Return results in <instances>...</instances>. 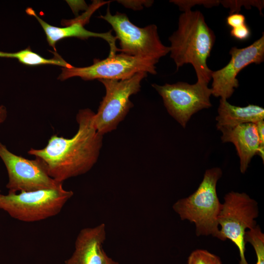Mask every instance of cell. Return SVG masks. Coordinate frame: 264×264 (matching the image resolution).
<instances>
[{
    "label": "cell",
    "mask_w": 264,
    "mask_h": 264,
    "mask_svg": "<svg viewBox=\"0 0 264 264\" xmlns=\"http://www.w3.org/2000/svg\"><path fill=\"white\" fill-rule=\"evenodd\" d=\"M226 23L231 28L238 27L246 24L245 17L238 13H231L226 18Z\"/></svg>",
    "instance_id": "21"
},
{
    "label": "cell",
    "mask_w": 264,
    "mask_h": 264,
    "mask_svg": "<svg viewBox=\"0 0 264 264\" xmlns=\"http://www.w3.org/2000/svg\"><path fill=\"white\" fill-rule=\"evenodd\" d=\"M94 114L89 109L80 110L78 130L72 137L52 135L45 147L31 148L28 154L40 159L49 176L60 183L87 173L97 161L102 146L103 135L93 125Z\"/></svg>",
    "instance_id": "1"
},
{
    "label": "cell",
    "mask_w": 264,
    "mask_h": 264,
    "mask_svg": "<svg viewBox=\"0 0 264 264\" xmlns=\"http://www.w3.org/2000/svg\"><path fill=\"white\" fill-rule=\"evenodd\" d=\"M215 39L213 31L200 11H183L178 18L177 30L169 38L170 57L176 69L190 64L195 70L197 81L208 84L213 71L208 67L207 61Z\"/></svg>",
    "instance_id": "2"
},
{
    "label": "cell",
    "mask_w": 264,
    "mask_h": 264,
    "mask_svg": "<svg viewBox=\"0 0 264 264\" xmlns=\"http://www.w3.org/2000/svg\"><path fill=\"white\" fill-rule=\"evenodd\" d=\"M256 155H259L262 158L263 162L264 160V146L259 147Z\"/></svg>",
    "instance_id": "25"
},
{
    "label": "cell",
    "mask_w": 264,
    "mask_h": 264,
    "mask_svg": "<svg viewBox=\"0 0 264 264\" xmlns=\"http://www.w3.org/2000/svg\"><path fill=\"white\" fill-rule=\"evenodd\" d=\"M124 6L134 10H142L144 6H151L154 2L153 0H117Z\"/></svg>",
    "instance_id": "20"
},
{
    "label": "cell",
    "mask_w": 264,
    "mask_h": 264,
    "mask_svg": "<svg viewBox=\"0 0 264 264\" xmlns=\"http://www.w3.org/2000/svg\"><path fill=\"white\" fill-rule=\"evenodd\" d=\"M187 264H222L219 257L203 249H197L189 255Z\"/></svg>",
    "instance_id": "18"
},
{
    "label": "cell",
    "mask_w": 264,
    "mask_h": 264,
    "mask_svg": "<svg viewBox=\"0 0 264 264\" xmlns=\"http://www.w3.org/2000/svg\"><path fill=\"white\" fill-rule=\"evenodd\" d=\"M219 130L222 133L221 139L223 142H229L235 145L240 159V171L242 173H244L260 145L256 124L244 123Z\"/></svg>",
    "instance_id": "14"
},
{
    "label": "cell",
    "mask_w": 264,
    "mask_h": 264,
    "mask_svg": "<svg viewBox=\"0 0 264 264\" xmlns=\"http://www.w3.org/2000/svg\"><path fill=\"white\" fill-rule=\"evenodd\" d=\"M7 117V110L3 106H0V124L5 121Z\"/></svg>",
    "instance_id": "23"
},
{
    "label": "cell",
    "mask_w": 264,
    "mask_h": 264,
    "mask_svg": "<svg viewBox=\"0 0 264 264\" xmlns=\"http://www.w3.org/2000/svg\"><path fill=\"white\" fill-rule=\"evenodd\" d=\"M158 61L130 56L120 53L103 60L95 59L91 66L70 68L63 67L58 79L63 81L79 77L85 81L94 79L122 80L144 72L156 74L155 65Z\"/></svg>",
    "instance_id": "8"
},
{
    "label": "cell",
    "mask_w": 264,
    "mask_h": 264,
    "mask_svg": "<svg viewBox=\"0 0 264 264\" xmlns=\"http://www.w3.org/2000/svg\"><path fill=\"white\" fill-rule=\"evenodd\" d=\"M224 199L218 218V225L221 227L220 240H231L238 248L239 264H248L244 255V235L247 229H251L257 225L255 219L259 216L258 203L244 193L231 192Z\"/></svg>",
    "instance_id": "7"
},
{
    "label": "cell",
    "mask_w": 264,
    "mask_h": 264,
    "mask_svg": "<svg viewBox=\"0 0 264 264\" xmlns=\"http://www.w3.org/2000/svg\"><path fill=\"white\" fill-rule=\"evenodd\" d=\"M27 14L33 16L38 20L43 28L47 42L56 52V44L59 41L66 38L76 37L81 39H87L90 37L101 38L105 40L109 45L110 52L108 57L112 56L119 51L116 45V39L111 33V30L105 33H96L87 30L84 27L86 20L78 18L76 21L70 22V24L65 27L52 26L39 17L32 8L26 9Z\"/></svg>",
    "instance_id": "13"
},
{
    "label": "cell",
    "mask_w": 264,
    "mask_h": 264,
    "mask_svg": "<svg viewBox=\"0 0 264 264\" xmlns=\"http://www.w3.org/2000/svg\"><path fill=\"white\" fill-rule=\"evenodd\" d=\"M73 196V191L65 190L63 187L7 195L0 194V209L17 220L36 222L57 215Z\"/></svg>",
    "instance_id": "4"
},
{
    "label": "cell",
    "mask_w": 264,
    "mask_h": 264,
    "mask_svg": "<svg viewBox=\"0 0 264 264\" xmlns=\"http://www.w3.org/2000/svg\"><path fill=\"white\" fill-rule=\"evenodd\" d=\"M208 83L197 81L194 84L178 82L175 84L152 86L162 98L170 115L183 128L198 111L212 107L210 97L212 89Z\"/></svg>",
    "instance_id": "9"
},
{
    "label": "cell",
    "mask_w": 264,
    "mask_h": 264,
    "mask_svg": "<svg viewBox=\"0 0 264 264\" xmlns=\"http://www.w3.org/2000/svg\"><path fill=\"white\" fill-rule=\"evenodd\" d=\"M106 238L104 223L81 229L75 242L74 251L65 264H104L105 252L102 245Z\"/></svg>",
    "instance_id": "12"
},
{
    "label": "cell",
    "mask_w": 264,
    "mask_h": 264,
    "mask_svg": "<svg viewBox=\"0 0 264 264\" xmlns=\"http://www.w3.org/2000/svg\"><path fill=\"white\" fill-rule=\"evenodd\" d=\"M99 18L112 26L115 37L119 41V51L121 53L159 61L170 52L169 46L164 45L160 40L155 24L139 27L133 24L125 13L117 12L112 15L109 5L106 15H100Z\"/></svg>",
    "instance_id": "5"
},
{
    "label": "cell",
    "mask_w": 264,
    "mask_h": 264,
    "mask_svg": "<svg viewBox=\"0 0 264 264\" xmlns=\"http://www.w3.org/2000/svg\"><path fill=\"white\" fill-rule=\"evenodd\" d=\"M54 57L46 59L33 52L30 47L14 53L4 52L0 51V57L15 58L21 63L28 66L53 65L63 67L70 68L73 67L67 63L56 52H52Z\"/></svg>",
    "instance_id": "16"
},
{
    "label": "cell",
    "mask_w": 264,
    "mask_h": 264,
    "mask_svg": "<svg viewBox=\"0 0 264 264\" xmlns=\"http://www.w3.org/2000/svg\"><path fill=\"white\" fill-rule=\"evenodd\" d=\"M221 176L220 168L207 170L197 190L173 206L181 220L195 224L198 236L212 235L220 239L218 218L222 204L218 197L216 186Z\"/></svg>",
    "instance_id": "3"
},
{
    "label": "cell",
    "mask_w": 264,
    "mask_h": 264,
    "mask_svg": "<svg viewBox=\"0 0 264 264\" xmlns=\"http://www.w3.org/2000/svg\"><path fill=\"white\" fill-rule=\"evenodd\" d=\"M0 157L6 168L9 194L55 189L63 187L48 175L46 166L39 158L28 159L9 151L0 142Z\"/></svg>",
    "instance_id": "10"
},
{
    "label": "cell",
    "mask_w": 264,
    "mask_h": 264,
    "mask_svg": "<svg viewBox=\"0 0 264 264\" xmlns=\"http://www.w3.org/2000/svg\"><path fill=\"white\" fill-rule=\"evenodd\" d=\"M250 35V29L246 24L231 28L230 30V35L240 41H244L248 39Z\"/></svg>",
    "instance_id": "19"
},
{
    "label": "cell",
    "mask_w": 264,
    "mask_h": 264,
    "mask_svg": "<svg viewBox=\"0 0 264 264\" xmlns=\"http://www.w3.org/2000/svg\"><path fill=\"white\" fill-rule=\"evenodd\" d=\"M244 241L249 242L256 253L257 261L255 264H264V234L259 225L246 231Z\"/></svg>",
    "instance_id": "17"
},
{
    "label": "cell",
    "mask_w": 264,
    "mask_h": 264,
    "mask_svg": "<svg viewBox=\"0 0 264 264\" xmlns=\"http://www.w3.org/2000/svg\"><path fill=\"white\" fill-rule=\"evenodd\" d=\"M231 59L223 67L212 71V94L227 100L239 86L236 76L246 66L264 61V34L249 46L239 48L233 47L229 51Z\"/></svg>",
    "instance_id": "11"
},
{
    "label": "cell",
    "mask_w": 264,
    "mask_h": 264,
    "mask_svg": "<svg viewBox=\"0 0 264 264\" xmlns=\"http://www.w3.org/2000/svg\"><path fill=\"white\" fill-rule=\"evenodd\" d=\"M256 125L257 131L259 135L260 146H264V121L261 120L255 124Z\"/></svg>",
    "instance_id": "22"
},
{
    "label": "cell",
    "mask_w": 264,
    "mask_h": 264,
    "mask_svg": "<svg viewBox=\"0 0 264 264\" xmlns=\"http://www.w3.org/2000/svg\"><path fill=\"white\" fill-rule=\"evenodd\" d=\"M104 264H119V263L109 257L105 252L104 254Z\"/></svg>",
    "instance_id": "24"
},
{
    "label": "cell",
    "mask_w": 264,
    "mask_h": 264,
    "mask_svg": "<svg viewBox=\"0 0 264 264\" xmlns=\"http://www.w3.org/2000/svg\"><path fill=\"white\" fill-rule=\"evenodd\" d=\"M146 72L135 74L122 80H99L105 88L106 94L93 116V125L97 132L103 135L116 129L133 107L130 97L138 92L141 82L147 76Z\"/></svg>",
    "instance_id": "6"
},
{
    "label": "cell",
    "mask_w": 264,
    "mask_h": 264,
    "mask_svg": "<svg viewBox=\"0 0 264 264\" xmlns=\"http://www.w3.org/2000/svg\"><path fill=\"white\" fill-rule=\"evenodd\" d=\"M216 119L217 127L231 128L244 123L256 124L264 118V109L255 105L238 107L230 104L227 100L220 99Z\"/></svg>",
    "instance_id": "15"
}]
</instances>
